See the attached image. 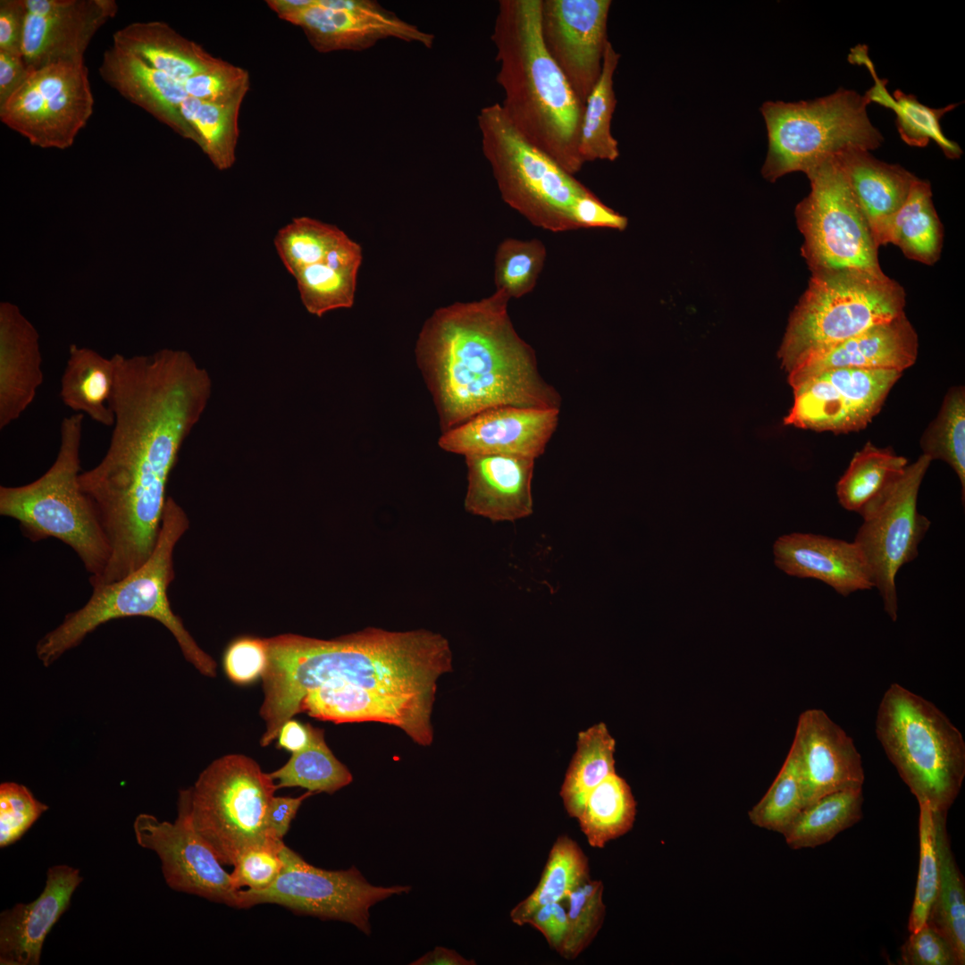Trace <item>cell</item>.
Listing matches in <instances>:
<instances>
[{
  "label": "cell",
  "instance_id": "db71d44e",
  "mask_svg": "<svg viewBox=\"0 0 965 965\" xmlns=\"http://www.w3.org/2000/svg\"><path fill=\"white\" fill-rule=\"evenodd\" d=\"M284 843L254 846L241 852L231 873L238 889L247 886L260 891L271 886L280 876L284 863L280 850Z\"/></svg>",
  "mask_w": 965,
  "mask_h": 965
},
{
  "label": "cell",
  "instance_id": "b9f144b4",
  "mask_svg": "<svg viewBox=\"0 0 965 965\" xmlns=\"http://www.w3.org/2000/svg\"><path fill=\"white\" fill-rule=\"evenodd\" d=\"M241 99L217 104L188 96L180 113L197 138V145L219 170L235 162L239 137L238 117Z\"/></svg>",
  "mask_w": 965,
  "mask_h": 965
},
{
  "label": "cell",
  "instance_id": "d590c367",
  "mask_svg": "<svg viewBox=\"0 0 965 965\" xmlns=\"http://www.w3.org/2000/svg\"><path fill=\"white\" fill-rule=\"evenodd\" d=\"M589 879L586 854L574 839L566 835H559L550 851L537 886L511 910L512 922L525 925L536 909L544 904L565 902L576 887Z\"/></svg>",
  "mask_w": 965,
  "mask_h": 965
},
{
  "label": "cell",
  "instance_id": "ba28073f",
  "mask_svg": "<svg viewBox=\"0 0 965 965\" xmlns=\"http://www.w3.org/2000/svg\"><path fill=\"white\" fill-rule=\"evenodd\" d=\"M876 734L918 802L947 813L965 776V742L946 715L894 683L880 701Z\"/></svg>",
  "mask_w": 965,
  "mask_h": 965
},
{
  "label": "cell",
  "instance_id": "5b68a950",
  "mask_svg": "<svg viewBox=\"0 0 965 965\" xmlns=\"http://www.w3.org/2000/svg\"><path fill=\"white\" fill-rule=\"evenodd\" d=\"M188 527L184 510L168 497L149 558L122 579L93 586L92 595L83 607L67 614L58 626L39 639L36 654L42 665L48 667L111 620L144 617L163 624L176 639L185 659L202 675L214 677L215 661L197 645L173 613L167 595L173 578V549Z\"/></svg>",
  "mask_w": 965,
  "mask_h": 965
},
{
  "label": "cell",
  "instance_id": "8992f818",
  "mask_svg": "<svg viewBox=\"0 0 965 965\" xmlns=\"http://www.w3.org/2000/svg\"><path fill=\"white\" fill-rule=\"evenodd\" d=\"M84 415L64 417L55 460L40 477L21 486L0 487V515L19 522L32 541L55 538L71 547L91 574L99 578L111 548L96 509L80 486V449Z\"/></svg>",
  "mask_w": 965,
  "mask_h": 965
},
{
  "label": "cell",
  "instance_id": "4316f807",
  "mask_svg": "<svg viewBox=\"0 0 965 965\" xmlns=\"http://www.w3.org/2000/svg\"><path fill=\"white\" fill-rule=\"evenodd\" d=\"M918 351V334L904 313L808 357L788 373V382L792 385L836 368L902 373L914 365Z\"/></svg>",
  "mask_w": 965,
  "mask_h": 965
},
{
  "label": "cell",
  "instance_id": "e575fe53",
  "mask_svg": "<svg viewBox=\"0 0 965 965\" xmlns=\"http://www.w3.org/2000/svg\"><path fill=\"white\" fill-rule=\"evenodd\" d=\"M616 740L603 722L578 734L559 795L570 818H577L589 793L616 772Z\"/></svg>",
  "mask_w": 965,
  "mask_h": 965
},
{
  "label": "cell",
  "instance_id": "484cf974",
  "mask_svg": "<svg viewBox=\"0 0 965 965\" xmlns=\"http://www.w3.org/2000/svg\"><path fill=\"white\" fill-rule=\"evenodd\" d=\"M774 562L786 575L823 582L844 597L874 587L865 558L853 542L793 533L773 544Z\"/></svg>",
  "mask_w": 965,
  "mask_h": 965
},
{
  "label": "cell",
  "instance_id": "60d3db41",
  "mask_svg": "<svg viewBox=\"0 0 965 965\" xmlns=\"http://www.w3.org/2000/svg\"><path fill=\"white\" fill-rule=\"evenodd\" d=\"M907 466V459L892 449L877 448L868 441L854 454L836 483L839 504L846 510L860 514Z\"/></svg>",
  "mask_w": 965,
  "mask_h": 965
},
{
  "label": "cell",
  "instance_id": "d6a6232c",
  "mask_svg": "<svg viewBox=\"0 0 965 965\" xmlns=\"http://www.w3.org/2000/svg\"><path fill=\"white\" fill-rule=\"evenodd\" d=\"M943 237V226L934 206L930 183L919 178L894 216L885 245L892 243L908 258L932 265L940 258Z\"/></svg>",
  "mask_w": 965,
  "mask_h": 965
},
{
  "label": "cell",
  "instance_id": "91938a15",
  "mask_svg": "<svg viewBox=\"0 0 965 965\" xmlns=\"http://www.w3.org/2000/svg\"><path fill=\"white\" fill-rule=\"evenodd\" d=\"M26 15L25 0L0 1V51L22 54Z\"/></svg>",
  "mask_w": 965,
  "mask_h": 965
},
{
  "label": "cell",
  "instance_id": "f6af8a7d",
  "mask_svg": "<svg viewBox=\"0 0 965 965\" xmlns=\"http://www.w3.org/2000/svg\"><path fill=\"white\" fill-rule=\"evenodd\" d=\"M920 446L931 460L946 462L956 473L965 494V390L961 385L950 388L937 416L925 430Z\"/></svg>",
  "mask_w": 965,
  "mask_h": 965
},
{
  "label": "cell",
  "instance_id": "f907efd6",
  "mask_svg": "<svg viewBox=\"0 0 965 965\" xmlns=\"http://www.w3.org/2000/svg\"><path fill=\"white\" fill-rule=\"evenodd\" d=\"M919 863L908 923L910 933L918 930L927 922L940 877L935 815L926 802H919Z\"/></svg>",
  "mask_w": 965,
  "mask_h": 965
},
{
  "label": "cell",
  "instance_id": "d6986e66",
  "mask_svg": "<svg viewBox=\"0 0 965 965\" xmlns=\"http://www.w3.org/2000/svg\"><path fill=\"white\" fill-rule=\"evenodd\" d=\"M288 21L300 26L317 51H362L396 38L432 47L435 37L373 0H309Z\"/></svg>",
  "mask_w": 965,
  "mask_h": 965
},
{
  "label": "cell",
  "instance_id": "8fae6325",
  "mask_svg": "<svg viewBox=\"0 0 965 965\" xmlns=\"http://www.w3.org/2000/svg\"><path fill=\"white\" fill-rule=\"evenodd\" d=\"M482 148L504 202L536 227L562 232L578 230L577 201L591 193L513 126L500 104L477 116Z\"/></svg>",
  "mask_w": 965,
  "mask_h": 965
},
{
  "label": "cell",
  "instance_id": "f1b7e54d",
  "mask_svg": "<svg viewBox=\"0 0 965 965\" xmlns=\"http://www.w3.org/2000/svg\"><path fill=\"white\" fill-rule=\"evenodd\" d=\"M877 245H885L889 225L919 179L898 164L851 147L834 156Z\"/></svg>",
  "mask_w": 965,
  "mask_h": 965
},
{
  "label": "cell",
  "instance_id": "f546056e",
  "mask_svg": "<svg viewBox=\"0 0 965 965\" xmlns=\"http://www.w3.org/2000/svg\"><path fill=\"white\" fill-rule=\"evenodd\" d=\"M99 73L124 98L197 143L196 133L180 113V105L189 96L183 84L113 45L105 51Z\"/></svg>",
  "mask_w": 965,
  "mask_h": 965
},
{
  "label": "cell",
  "instance_id": "6f0895ef",
  "mask_svg": "<svg viewBox=\"0 0 965 965\" xmlns=\"http://www.w3.org/2000/svg\"><path fill=\"white\" fill-rule=\"evenodd\" d=\"M574 219L578 229L608 228L623 231L628 220L609 208L592 192L581 197L574 208Z\"/></svg>",
  "mask_w": 965,
  "mask_h": 965
},
{
  "label": "cell",
  "instance_id": "83f0119b",
  "mask_svg": "<svg viewBox=\"0 0 965 965\" xmlns=\"http://www.w3.org/2000/svg\"><path fill=\"white\" fill-rule=\"evenodd\" d=\"M44 374L39 334L20 308L0 304V429L20 418L36 398Z\"/></svg>",
  "mask_w": 965,
  "mask_h": 965
},
{
  "label": "cell",
  "instance_id": "44dd1931",
  "mask_svg": "<svg viewBox=\"0 0 965 965\" xmlns=\"http://www.w3.org/2000/svg\"><path fill=\"white\" fill-rule=\"evenodd\" d=\"M791 748L798 761L804 808L828 793L862 788L861 756L824 710L810 709L800 715Z\"/></svg>",
  "mask_w": 965,
  "mask_h": 965
},
{
  "label": "cell",
  "instance_id": "4fadbf2b",
  "mask_svg": "<svg viewBox=\"0 0 965 965\" xmlns=\"http://www.w3.org/2000/svg\"><path fill=\"white\" fill-rule=\"evenodd\" d=\"M931 461L922 454L860 514L863 523L854 542L894 622L898 617L896 575L918 557L919 543L931 524L917 508L919 490Z\"/></svg>",
  "mask_w": 965,
  "mask_h": 965
},
{
  "label": "cell",
  "instance_id": "6125c7cd",
  "mask_svg": "<svg viewBox=\"0 0 965 965\" xmlns=\"http://www.w3.org/2000/svg\"><path fill=\"white\" fill-rule=\"evenodd\" d=\"M29 71L22 54L0 51V105L18 89Z\"/></svg>",
  "mask_w": 965,
  "mask_h": 965
},
{
  "label": "cell",
  "instance_id": "d4e9b609",
  "mask_svg": "<svg viewBox=\"0 0 965 965\" xmlns=\"http://www.w3.org/2000/svg\"><path fill=\"white\" fill-rule=\"evenodd\" d=\"M464 457L467 468L466 511L493 522H514L533 514L534 458L508 454Z\"/></svg>",
  "mask_w": 965,
  "mask_h": 965
},
{
  "label": "cell",
  "instance_id": "f35d334b",
  "mask_svg": "<svg viewBox=\"0 0 965 965\" xmlns=\"http://www.w3.org/2000/svg\"><path fill=\"white\" fill-rule=\"evenodd\" d=\"M635 816L636 801L631 787L615 772L589 793L576 819L588 843L604 848L632 829Z\"/></svg>",
  "mask_w": 965,
  "mask_h": 965
},
{
  "label": "cell",
  "instance_id": "9a60e30c",
  "mask_svg": "<svg viewBox=\"0 0 965 965\" xmlns=\"http://www.w3.org/2000/svg\"><path fill=\"white\" fill-rule=\"evenodd\" d=\"M94 98L84 59L30 69L0 105V119L42 148L70 147L92 115Z\"/></svg>",
  "mask_w": 965,
  "mask_h": 965
},
{
  "label": "cell",
  "instance_id": "ab89813d",
  "mask_svg": "<svg viewBox=\"0 0 965 965\" xmlns=\"http://www.w3.org/2000/svg\"><path fill=\"white\" fill-rule=\"evenodd\" d=\"M862 788L837 791L804 808L784 837L792 849L814 848L831 841L862 818Z\"/></svg>",
  "mask_w": 965,
  "mask_h": 965
},
{
  "label": "cell",
  "instance_id": "9f6ffc18",
  "mask_svg": "<svg viewBox=\"0 0 965 965\" xmlns=\"http://www.w3.org/2000/svg\"><path fill=\"white\" fill-rule=\"evenodd\" d=\"M268 663L265 639L241 637L227 648L223 666L228 677L239 684H249L262 676Z\"/></svg>",
  "mask_w": 965,
  "mask_h": 965
},
{
  "label": "cell",
  "instance_id": "4dcf8cb0",
  "mask_svg": "<svg viewBox=\"0 0 965 965\" xmlns=\"http://www.w3.org/2000/svg\"><path fill=\"white\" fill-rule=\"evenodd\" d=\"M113 38V46L181 84L224 63L162 21L128 24L115 31Z\"/></svg>",
  "mask_w": 965,
  "mask_h": 965
},
{
  "label": "cell",
  "instance_id": "3957f363",
  "mask_svg": "<svg viewBox=\"0 0 965 965\" xmlns=\"http://www.w3.org/2000/svg\"><path fill=\"white\" fill-rule=\"evenodd\" d=\"M268 663L262 675L260 709L269 745L282 725L300 713L310 690L349 684L413 698L433 706L437 681L452 671L449 641L430 630L388 631L368 627L331 640L297 634L264 638Z\"/></svg>",
  "mask_w": 965,
  "mask_h": 965
},
{
  "label": "cell",
  "instance_id": "836d02e7",
  "mask_svg": "<svg viewBox=\"0 0 965 965\" xmlns=\"http://www.w3.org/2000/svg\"><path fill=\"white\" fill-rule=\"evenodd\" d=\"M865 54L862 47H858L851 56L854 62L864 63L876 80L875 86L865 95L870 103L877 102L894 110L902 139L911 147H924L930 140H934L948 158L960 157L962 153L961 147L944 135L940 124L943 115L955 108L956 105L938 109L930 108L919 102L914 96L907 95L899 89L894 91L893 96H890L885 83L875 75L873 65Z\"/></svg>",
  "mask_w": 965,
  "mask_h": 965
},
{
  "label": "cell",
  "instance_id": "277c9868",
  "mask_svg": "<svg viewBox=\"0 0 965 965\" xmlns=\"http://www.w3.org/2000/svg\"><path fill=\"white\" fill-rule=\"evenodd\" d=\"M541 0H500L491 40L500 104L516 130L566 172L584 164L579 137L584 106L542 41Z\"/></svg>",
  "mask_w": 965,
  "mask_h": 965
},
{
  "label": "cell",
  "instance_id": "681fc988",
  "mask_svg": "<svg viewBox=\"0 0 965 965\" xmlns=\"http://www.w3.org/2000/svg\"><path fill=\"white\" fill-rule=\"evenodd\" d=\"M604 885L591 878L576 887L565 900L567 932L558 954L567 961L576 959L594 940L606 915Z\"/></svg>",
  "mask_w": 965,
  "mask_h": 965
},
{
  "label": "cell",
  "instance_id": "ee69618b",
  "mask_svg": "<svg viewBox=\"0 0 965 965\" xmlns=\"http://www.w3.org/2000/svg\"><path fill=\"white\" fill-rule=\"evenodd\" d=\"M348 238L334 225L303 216L294 218L280 229L274 245L286 269L293 274L314 264L330 262L334 264V251Z\"/></svg>",
  "mask_w": 965,
  "mask_h": 965
},
{
  "label": "cell",
  "instance_id": "ac0fdd59",
  "mask_svg": "<svg viewBox=\"0 0 965 965\" xmlns=\"http://www.w3.org/2000/svg\"><path fill=\"white\" fill-rule=\"evenodd\" d=\"M610 0H541V34L546 50L584 106L602 70L609 42Z\"/></svg>",
  "mask_w": 965,
  "mask_h": 965
},
{
  "label": "cell",
  "instance_id": "74e56055",
  "mask_svg": "<svg viewBox=\"0 0 965 965\" xmlns=\"http://www.w3.org/2000/svg\"><path fill=\"white\" fill-rule=\"evenodd\" d=\"M619 58L620 55L608 42L600 75L584 104L579 137V155L583 164L597 160L613 162L619 156L618 143L611 133L617 105L613 78Z\"/></svg>",
  "mask_w": 965,
  "mask_h": 965
},
{
  "label": "cell",
  "instance_id": "8d00e7d4",
  "mask_svg": "<svg viewBox=\"0 0 965 965\" xmlns=\"http://www.w3.org/2000/svg\"><path fill=\"white\" fill-rule=\"evenodd\" d=\"M934 812L940 860V877L927 922L952 944L959 961L965 963V887L952 854L946 830L947 813Z\"/></svg>",
  "mask_w": 965,
  "mask_h": 965
},
{
  "label": "cell",
  "instance_id": "11a10c76",
  "mask_svg": "<svg viewBox=\"0 0 965 965\" xmlns=\"http://www.w3.org/2000/svg\"><path fill=\"white\" fill-rule=\"evenodd\" d=\"M899 963L903 965H959L950 942L932 924L927 922L910 932L901 948Z\"/></svg>",
  "mask_w": 965,
  "mask_h": 965
},
{
  "label": "cell",
  "instance_id": "e0dca14e",
  "mask_svg": "<svg viewBox=\"0 0 965 965\" xmlns=\"http://www.w3.org/2000/svg\"><path fill=\"white\" fill-rule=\"evenodd\" d=\"M137 843L154 851L173 890L241 909L239 891L209 844L180 814L173 823L141 813L133 823Z\"/></svg>",
  "mask_w": 965,
  "mask_h": 965
},
{
  "label": "cell",
  "instance_id": "1f68e13d",
  "mask_svg": "<svg viewBox=\"0 0 965 965\" xmlns=\"http://www.w3.org/2000/svg\"><path fill=\"white\" fill-rule=\"evenodd\" d=\"M115 382L113 357H105L96 350L71 344L60 380L63 403L94 422L113 426L114 415L111 406Z\"/></svg>",
  "mask_w": 965,
  "mask_h": 965
},
{
  "label": "cell",
  "instance_id": "94428289",
  "mask_svg": "<svg viewBox=\"0 0 965 965\" xmlns=\"http://www.w3.org/2000/svg\"><path fill=\"white\" fill-rule=\"evenodd\" d=\"M313 794L315 793L307 791L298 797H273L267 811L266 825L273 839L283 841L302 802Z\"/></svg>",
  "mask_w": 965,
  "mask_h": 965
},
{
  "label": "cell",
  "instance_id": "680465c9",
  "mask_svg": "<svg viewBox=\"0 0 965 965\" xmlns=\"http://www.w3.org/2000/svg\"><path fill=\"white\" fill-rule=\"evenodd\" d=\"M564 902L544 904L536 909L525 924L539 930L550 947L557 952L560 950L567 932V914Z\"/></svg>",
  "mask_w": 965,
  "mask_h": 965
},
{
  "label": "cell",
  "instance_id": "603a6c76",
  "mask_svg": "<svg viewBox=\"0 0 965 965\" xmlns=\"http://www.w3.org/2000/svg\"><path fill=\"white\" fill-rule=\"evenodd\" d=\"M432 707L418 700L349 684H327L310 690L299 711L334 722L374 721L394 726L415 743L429 746L433 740Z\"/></svg>",
  "mask_w": 965,
  "mask_h": 965
},
{
  "label": "cell",
  "instance_id": "bcb514c9",
  "mask_svg": "<svg viewBox=\"0 0 965 965\" xmlns=\"http://www.w3.org/2000/svg\"><path fill=\"white\" fill-rule=\"evenodd\" d=\"M357 272L323 262L302 267L292 275L306 311L322 317L330 311L353 306Z\"/></svg>",
  "mask_w": 965,
  "mask_h": 965
},
{
  "label": "cell",
  "instance_id": "c3c4849f",
  "mask_svg": "<svg viewBox=\"0 0 965 965\" xmlns=\"http://www.w3.org/2000/svg\"><path fill=\"white\" fill-rule=\"evenodd\" d=\"M803 808L798 761L790 748L776 777L748 816L754 826L784 835Z\"/></svg>",
  "mask_w": 965,
  "mask_h": 965
},
{
  "label": "cell",
  "instance_id": "7c38bea8",
  "mask_svg": "<svg viewBox=\"0 0 965 965\" xmlns=\"http://www.w3.org/2000/svg\"><path fill=\"white\" fill-rule=\"evenodd\" d=\"M810 191L795 208L801 255L811 273L834 269L880 272L872 231L834 156L806 173Z\"/></svg>",
  "mask_w": 965,
  "mask_h": 965
},
{
  "label": "cell",
  "instance_id": "2e32d148",
  "mask_svg": "<svg viewBox=\"0 0 965 965\" xmlns=\"http://www.w3.org/2000/svg\"><path fill=\"white\" fill-rule=\"evenodd\" d=\"M901 375L893 370L836 368L793 383V404L784 424L835 433L863 429Z\"/></svg>",
  "mask_w": 965,
  "mask_h": 965
},
{
  "label": "cell",
  "instance_id": "7bdbcfd3",
  "mask_svg": "<svg viewBox=\"0 0 965 965\" xmlns=\"http://www.w3.org/2000/svg\"><path fill=\"white\" fill-rule=\"evenodd\" d=\"M277 788L298 786L315 793H333L349 785L353 776L324 741L323 730L310 727L306 747L293 752L288 762L270 774Z\"/></svg>",
  "mask_w": 965,
  "mask_h": 965
},
{
  "label": "cell",
  "instance_id": "816d5d0a",
  "mask_svg": "<svg viewBox=\"0 0 965 965\" xmlns=\"http://www.w3.org/2000/svg\"><path fill=\"white\" fill-rule=\"evenodd\" d=\"M48 810L23 785L4 782L0 785V847L19 840L35 821Z\"/></svg>",
  "mask_w": 965,
  "mask_h": 965
},
{
  "label": "cell",
  "instance_id": "52a82bcc",
  "mask_svg": "<svg viewBox=\"0 0 965 965\" xmlns=\"http://www.w3.org/2000/svg\"><path fill=\"white\" fill-rule=\"evenodd\" d=\"M904 289L883 271L811 273L790 315L777 356L791 372L808 357L904 314Z\"/></svg>",
  "mask_w": 965,
  "mask_h": 965
},
{
  "label": "cell",
  "instance_id": "cb8c5ba5",
  "mask_svg": "<svg viewBox=\"0 0 965 965\" xmlns=\"http://www.w3.org/2000/svg\"><path fill=\"white\" fill-rule=\"evenodd\" d=\"M78 868L55 865L47 869L45 887L29 903H17L0 915V964L38 965L45 939L69 907L82 882Z\"/></svg>",
  "mask_w": 965,
  "mask_h": 965
},
{
  "label": "cell",
  "instance_id": "6da1fadb",
  "mask_svg": "<svg viewBox=\"0 0 965 965\" xmlns=\"http://www.w3.org/2000/svg\"><path fill=\"white\" fill-rule=\"evenodd\" d=\"M113 357L109 446L79 480L110 544L105 576L119 580L139 568L155 547L170 474L206 408L213 385L207 371L185 350Z\"/></svg>",
  "mask_w": 965,
  "mask_h": 965
},
{
  "label": "cell",
  "instance_id": "e7e4bbea",
  "mask_svg": "<svg viewBox=\"0 0 965 965\" xmlns=\"http://www.w3.org/2000/svg\"><path fill=\"white\" fill-rule=\"evenodd\" d=\"M411 965H474V961L467 960L455 950L436 946L433 950L426 952L422 957L410 963Z\"/></svg>",
  "mask_w": 965,
  "mask_h": 965
},
{
  "label": "cell",
  "instance_id": "ffe728a7",
  "mask_svg": "<svg viewBox=\"0 0 965 965\" xmlns=\"http://www.w3.org/2000/svg\"><path fill=\"white\" fill-rule=\"evenodd\" d=\"M22 56L30 69L84 59L97 30L118 12L114 0H25Z\"/></svg>",
  "mask_w": 965,
  "mask_h": 965
},
{
  "label": "cell",
  "instance_id": "5bb4252c",
  "mask_svg": "<svg viewBox=\"0 0 965 965\" xmlns=\"http://www.w3.org/2000/svg\"><path fill=\"white\" fill-rule=\"evenodd\" d=\"M280 855L284 867L271 886L260 891L240 889L241 909L277 904L298 914L350 923L370 935V908L411 890L408 885H373L355 867L345 870L316 868L285 843Z\"/></svg>",
  "mask_w": 965,
  "mask_h": 965
},
{
  "label": "cell",
  "instance_id": "9c48e42d",
  "mask_svg": "<svg viewBox=\"0 0 965 965\" xmlns=\"http://www.w3.org/2000/svg\"><path fill=\"white\" fill-rule=\"evenodd\" d=\"M274 779L251 758L229 754L214 760L193 786L180 790L178 814L213 849L222 864L233 865L245 850L279 844L267 828Z\"/></svg>",
  "mask_w": 965,
  "mask_h": 965
},
{
  "label": "cell",
  "instance_id": "7dc6e473",
  "mask_svg": "<svg viewBox=\"0 0 965 965\" xmlns=\"http://www.w3.org/2000/svg\"><path fill=\"white\" fill-rule=\"evenodd\" d=\"M546 256V248L540 239L508 238L501 241L494 258L496 290L503 291L510 299L530 293L537 283Z\"/></svg>",
  "mask_w": 965,
  "mask_h": 965
},
{
  "label": "cell",
  "instance_id": "be15d7a7",
  "mask_svg": "<svg viewBox=\"0 0 965 965\" xmlns=\"http://www.w3.org/2000/svg\"><path fill=\"white\" fill-rule=\"evenodd\" d=\"M309 724L289 719L281 727L277 738L279 747L290 752H297L307 746L310 741Z\"/></svg>",
  "mask_w": 965,
  "mask_h": 965
},
{
  "label": "cell",
  "instance_id": "7a4b0ae2",
  "mask_svg": "<svg viewBox=\"0 0 965 965\" xmlns=\"http://www.w3.org/2000/svg\"><path fill=\"white\" fill-rule=\"evenodd\" d=\"M500 290L436 309L416 340V365L445 432L499 407L560 409L534 349L516 331Z\"/></svg>",
  "mask_w": 965,
  "mask_h": 965
},
{
  "label": "cell",
  "instance_id": "7402d4cb",
  "mask_svg": "<svg viewBox=\"0 0 965 965\" xmlns=\"http://www.w3.org/2000/svg\"><path fill=\"white\" fill-rule=\"evenodd\" d=\"M558 408L499 407L485 410L442 432L439 447L463 457L508 454L540 457L556 432Z\"/></svg>",
  "mask_w": 965,
  "mask_h": 965
},
{
  "label": "cell",
  "instance_id": "30bf717a",
  "mask_svg": "<svg viewBox=\"0 0 965 965\" xmlns=\"http://www.w3.org/2000/svg\"><path fill=\"white\" fill-rule=\"evenodd\" d=\"M869 103L866 95L845 88L809 101L765 102L760 111L768 149L762 176L774 182L793 172L806 174L847 148L880 147L884 138L868 116Z\"/></svg>",
  "mask_w": 965,
  "mask_h": 965
},
{
  "label": "cell",
  "instance_id": "f5cc1de1",
  "mask_svg": "<svg viewBox=\"0 0 965 965\" xmlns=\"http://www.w3.org/2000/svg\"><path fill=\"white\" fill-rule=\"evenodd\" d=\"M248 86V72L227 62L183 83L189 96L217 104L243 100Z\"/></svg>",
  "mask_w": 965,
  "mask_h": 965
}]
</instances>
